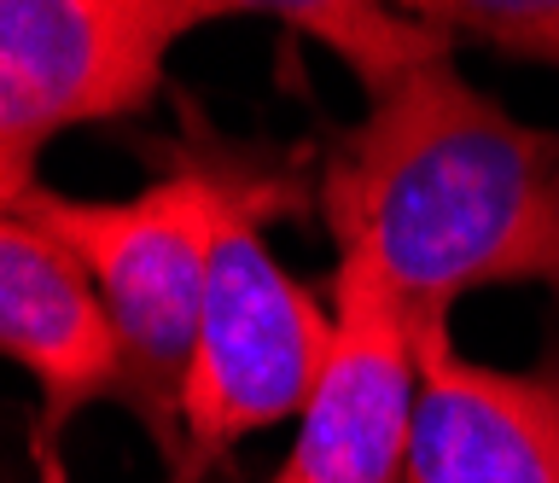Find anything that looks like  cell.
<instances>
[{
  "mask_svg": "<svg viewBox=\"0 0 559 483\" xmlns=\"http://www.w3.org/2000/svg\"><path fill=\"white\" fill-rule=\"evenodd\" d=\"M157 181L134 198H64L35 181L12 204L64 239L94 274L122 343V396L117 402L146 425L169 472L187 460L181 390L199 343L204 303V245H210V164L192 134L157 152Z\"/></svg>",
  "mask_w": 559,
  "mask_h": 483,
  "instance_id": "obj_3",
  "label": "cell"
},
{
  "mask_svg": "<svg viewBox=\"0 0 559 483\" xmlns=\"http://www.w3.org/2000/svg\"><path fill=\"white\" fill-rule=\"evenodd\" d=\"M0 355L41 390L29 448L41 483H64L70 420L122 396V343L82 256L17 210H0Z\"/></svg>",
  "mask_w": 559,
  "mask_h": 483,
  "instance_id": "obj_6",
  "label": "cell"
},
{
  "mask_svg": "<svg viewBox=\"0 0 559 483\" xmlns=\"http://www.w3.org/2000/svg\"><path fill=\"white\" fill-rule=\"evenodd\" d=\"M187 0H0V210L64 129L152 106Z\"/></svg>",
  "mask_w": 559,
  "mask_h": 483,
  "instance_id": "obj_4",
  "label": "cell"
},
{
  "mask_svg": "<svg viewBox=\"0 0 559 483\" xmlns=\"http://www.w3.org/2000/svg\"><path fill=\"white\" fill-rule=\"evenodd\" d=\"M408 483H559V355L531 373L466 361L419 338Z\"/></svg>",
  "mask_w": 559,
  "mask_h": 483,
  "instance_id": "obj_7",
  "label": "cell"
},
{
  "mask_svg": "<svg viewBox=\"0 0 559 483\" xmlns=\"http://www.w3.org/2000/svg\"><path fill=\"white\" fill-rule=\"evenodd\" d=\"M419 361L391 280L367 251L332 268V350L314 378L286 466L269 483H408Z\"/></svg>",
  "mask_w": 559,
  "mask_h": 483,
  "instance_id": "obj_5",
  "label": "cell"
},
{
  "mask_svg": "<svg viewBox=\"0 0 559 483\" xmlns=\"http://www.w3.org/2000/svg\"><path fill=\"white\" fill-rule=\"evenodd\" d=\"M192 24L216 19H280L297 36L321 41L332 59L367 88V99L396 88L408 71L431 59H449V36L431 24L408 19L396 0H187Z\"/></svg>",
  "mask_w": 559,
  "mask_h": 483,
  "instance_id": "obj_8",
  "label": "cell"
},
{
  "mask_svg": "<svg viewBox=\"0 0 559 483\" xmlns=\"http://www.w3.org/2000/svg\"><path fill=\"white\" fill-rule=\"evenodd\" d=\"M408 19L443 36H478L507 59L559 71V0H396Z\"/></svg>",
  "mask_w": 559,
  "mask_h": 483,
  "instance_id": "obj_9",
  "label": "cell"
},
{
  "mask_svg": "<svg viewBox=\"0 0 559 483\" xmlns=\"http://www.w3.org/2000/svg\"><path fill=\"white\" fill-rule=\"evenodd\" d=\"M314 210L338 251L373 256L414 343L443 338L466 291H559V129L524 123L454 59H431L326 146Z\"/></svg>",
  "mask_w": 559,
  "mask_h": 483,
  "instance_id": "obj_1",
  "label": "cell"
},
{
  "mask_svg": "<svg viewBox=\"0 0 559 483\" xmlns=\"http://www.w3.org/2000/svg\"><path fill=\"white\" fill-rule=\"evenodd\" d=\"M187 134L210 164V245L181 437L187 455L216 466L234 443L297 420L326 367L332 309L314 303V291L262 245V221L314 210L321 169H309L304 152L222 141L192 106Z\"/></svg>",
  "mask_w": 559,
  "mask_h": 483,
  "instance_id": "obj_2",
  "label": "cell"
}]
</instances>
